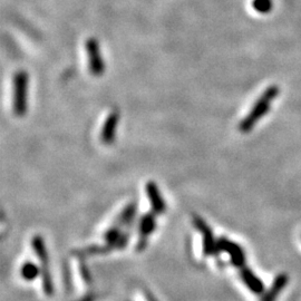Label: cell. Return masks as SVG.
I'll list each match as a JSON object with an SVG mask.
<instances>
[{
    "label": "cell",
    "mask_w": 301,
    "mask_h": 301,
    "mask_svg": "<svg viewBox=\"0 0 301 301\" xmlns=\"http://www.w3.org/2000/svg\"><path fill=\"white\" fill-rule=\"evenodd\" d=\"M240 276L243 283L246 284L249 290H251L255 295H261L264 291V283L261 281L259 276L253 274V271L246 266L240 269Z\"/></svg>",
    "instance_id": "cell-10"
},
{
    "label": "cell",
    "mask_w": 301,
    "mask_h": 301,
    "mask_svg": "<svg viewBox=\"0 0 301 301\" xmlns=\"http://www.w3.org/2000/svg\"><path fill=\"white\" fill-rule=\"evenodd\" d=\"M31 248L36 257L38 258L40 262V270H42V283H43V290L48 297L54 295L55 288L54 282H52L51 275L50 271V257H48V251L46 248V243L42 235L36 234L34 238L31 239Z\"/></svg>",
    "instance_id": "cell-2"
},
{
    "label": "cell",
    "mask_w": 301,
    "mask_h": 301,
    "mask_svg": "<svg viewBox=\"0 0 301 301\" xmlns=\"http://www.w3.org/2000/svg\"><path fill=\"white\" fill-rule=\"evenodd\" d=\"M288 281L289 279L287 275L281 274L276 276V279L274 280V282L271 284L270 289L266 292V295L263 296L262 301H276L279 295L282 292L283 289L286 288Z\"/></svg>",
    "instance_id": "cell-12"
},
{
    "label": "cell",
    "mask_w": 301,
    "mask_h": 301,
    "mask_svg": "<svg viewBox=\"0 0 301 301\" xmlns=\"http://www.w3.org/2000/svg\"><path fill=\"white\" fill-rule=\"evenodd\" d=\"M85 50H86L88 68L93 76L100 77L105 72L104 59L101 57L100 43L95 38H89L85 44Z\"/></svg>",
    "instance_id": "cell-5"
},
{
    "label": "cell",
    "mask_w": 301,
    "mask_h": 301,
    "mask_svg": "<svg viewBox=\"0 0 301 301\" xmlns=\"http://www.w3.org/2000/svg\"><path fill=\"white\" fill-rule=\"evenodd\" d=\"M120 123V113L119 111H113L107 115L105 120L103 127L100 131V140L105 145H111L116 137L117 127Z\"/></svg>",
    "instance_id": "cell-9"
},
{
    "label": "cell",
    "mask_w": 301,
    "mask_h": 301,
    "mask_svg": "<svg viewBox=\"0 0 301 301\" xmlns=\"http://www.w3.org/2000/svg\"><path fill=\"white\" fill-rule=\"evenodd\" d=\"M252 8L259 14H269L274 8L272 0H253Z\"/></svg>",
    "instance_id": "cell-15"
},
{
    "label": "cell",
    "mask_w": 301,
    "mask_h": 301,
    "mask_svg": "<svg viewBox=\"0 0 301 301\" xmlns=\"http://www.w3.org/2000/svg\"><path fill=\"white\" fill-rule=\"evenodd\" d=\"M193 225L195 229L200 231L201 233L203 255H204V257H210V255L218 254V240H215L210 226L207 225L200 215H193Z\"/></svg>",
    "instance_id": "cell-4"
},
{
    "label": "cell",
    "mask_w": 301,
    "mask_h": 301,
    "mask_svg": "<svg viewBox=\"0 0 301 301\" xmlns=\"http://www.w3.org/2000/svg\"><path fill=\"white\" fill-rule=\"evenodd\" d=\"M80 274H82L84 280H85V281H86L87 283H91V282H92L91 274H89V271L87 270V268H86V267H85V266L80 267Z\"/></svg>",
    "instance_id": "cell-16"
},
{
    "label": "cell",
    "mask_w": 301,
    "mask_h": 301,
    "mask_svg": "<svg viewBox=\"0 0 301 301\" xmlns=\"http://www.w3.org/2000/svg\"><path fill=\"white\" fill-rule=\"evenodd\" d=\"M218 251L219 253L221 251H225L226 253H227L230 257L231 263L234 267L239 268V269L246 266V253L242 247L239 246L238 243L231 241L227 238L221 237L218 239Z\"/></svg>",
    "instance_id": "cell-6"
},
{
    "label": "cell",
    "mask_w": 301,
    "mask_h": 301,
    "mask_svg": "<svg viewBox=\"0 0 301 301\" xmlns=\"http://www.w3.org/2000/svg\"><path fill=\"white\" fill-rule=\"evenodd\" d=\"M28 73L23 69L16 72L13 79V111L16 116L22 117L28 111Z\"/></svg>",
    "instance_id": "cell-3"
},
{
    "label": "cell",
    "mask_w": 301,
    "mask_h": 301,
    "mask_svg": "<svg viewBox=\"0 0 301 301\" xmlns=\"http://www.w3.org/2000/svg\"><path fill=\"white\" fill-rule=\"evenodd\" d=\"M20 276L26 281H34L39 276H42L40 266L31 261H26L20 268Z\"/></svg>",
    "instance_id": "cell-13"
},
{
    "label": "cell",
    "mask_w": 301,
    "mask_h": 301,
    "mask_svg": "<svg viewBox=\"0 0 301 301\" xmlns=\"http://www.w3.org/2000/svg\"><path fill=\"white\" fill-rule=\"evenodd\" d=\"M154 212H148L142 215L138 222V240L136 250L138 252L143 251L148 246L149 238L156 229V218Z\"/></svg>",
    "instance_id": "cell-7"
},
{
    "label": "cell",
    "mask_w": 301,
    "mask_h": 301,
    "mask_svg": "<svg viewBox=\"0 0 301 301\" xmlns=\"http://www.w3.org/2000/svg\"><path fill=\"white\" fill-rule=\"evenodd\" d=\"M136 211H137L136 203L135 202L128 203V204L121 211V213L115 220L114 225L121 226L122 229H123V227H132L133 223L135 222Z\"/></svg>",
    "instance_id": "cell-11"
},
{
    "label": "cell",
    "mask_w": 301,
    "mask_h": 301,
    "mask_svg": "<svg viewBox=\"0 0 301 301\" xmlns=\"http://www.w3.org/2000/svg\"><path fill=\"white\" fill-rule=\"evenodd\" d=\"M279 95V88L276 86L268 87L266 91L262 93V95L259 97L257 101L253 104L251 111L248 113V115L242 120L241 123L239 124V129L242 133H249L254 125L269 112L271 107L272 100Z\"/></svg>",
    "instance_id": "cell-1"
},
{
    "label": "cell",
    "mask_w": 301,
    "mask_h": 301,
    "mask_svg": "<svg viewBox=\"0 0 301 301\" xmlns=\"http://www.w3.org/2000/svg\"><path fill=\"white\" fill-rule=\"evenodd\" d=\"M145 192L146 195H148L152 212H154L156 215L163 214L166 210V204L156 183L154 181H149L146 183Z\"/></svg>",
    "instance_id": "cell-8"
},
{
    "label": "cell",
    "mask_w": 301,
    "mask_h": 301,
    "mask_svg": "<svg viewBox=\"0 0 301 301\" xmlns=\"http://www.w3.org/2000/svg\"><path fill=\"white\" fill-rule=\"evenodd\" d=\"M111 251L109 247L105 245L103 246H91L87 248H84V249H80L79 251H77L75 254L79 255V257H88V255H97V254H103V253H108Z\"/></svg>",
    "instance_id": "cell-14"
}]
</instances>
